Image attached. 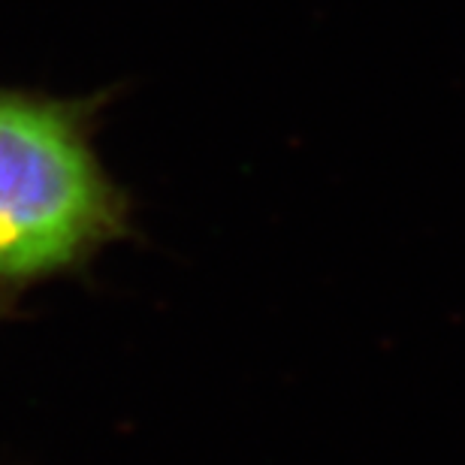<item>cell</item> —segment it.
Returning a JSON list of instances; mask_svg holds the SVG:
<instances>
[{"mask_svg": "<svg viewBox=\"0 0 465 465\" xmlns=\"http://www.w3.org/2000/svg\"><path fill=\"white\" fill-rule=\"evenodd\" d=\"M104 100L0 88V296L73 272L130 232L127 193L94 152Z\"/></svg>", "mask_w": 465, "mask_h": 465, "instance_id": "cell-1", "label": "cell"}]
</instances>
